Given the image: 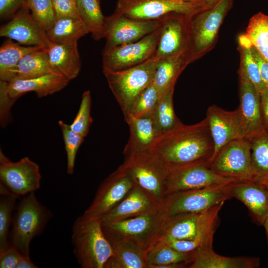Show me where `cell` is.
<instances>
[{"label":"cell","instance_id":"cell-2","mask_svg":"<svg viewBox=\"0 0 268 268\" xmlns=\"http://www.w3.org/2000/svg\"><path fill=\"white\" fill-rule=\"evenodd\" d=\"M73 253L82 268H107L113 255L100 219L83 214L72 228Z\"/></svg>","mask_w":268,"mask_h":268},{"label":"cell","instance_id":"cell-14","mask_svg":"<svg viewBox=\"0 0 268 268\" xmlns=\"http://www.w3.org/2000/svg\"><path fill=\"white\" fill-rule=\"evenodd\" d=\"M158 28L137 41L119 45L102 53V69L123 70L141 64L151 58L157 46Z\"/></svg>","mask_w":268,"mask_h":268},{"label":"cell","instance_id":"cell-25","mask_svg":"<svg viewBox=\"0 0 268 268\" xmlns=\"http://www.w3.org/2000/svg\"><path fill=\"white\" fill-rule=\"evenodd\" d=\"M46 50L50 63L58 74L70 81L78 76L81 63L77 42L65 44L50 42Z\"/></svg>","mask_w":268,"mask_h":268},{"label":"cell","instance_id":"cell-41","mask_svg":"<svg viewBox=\"0 0 268 268\" xmlns=\"http://www.w3.org/2000/svg\"><path fill=\"white\" fill-rule=\"evenodd\" d=\"M26 6L46 31L52 27L56 18L52 0H26Z\"/></svg>","mask_w":268,"mask_h":268},{"label":"cell","instance_id":"cell-13","mask_svg":"<svg viewBox=\"0 0 268 268\" xmlns=\"http://www.w3.org/2000/svg\"><path fill=\"white\" fill-rule=\"evenodd\" d=\"M42 176L37 163L25 156L13 162L0 149V183L19 197L40 187Z\"/></svg>","mask_w":268,"mask_h":268},{"label":"cell","instance_id":"cell-28","mask_svg":"<svg viewBox=\"0 0 268 268\" xmlns=\"http://www.w3.org/2000/svg\"><path fill=\"white\" fill-rule=\"evenodd\" d=\"M194 251H179L158 240L146 250L147 268H189Z\"/></svg>","mask_w":268,"mask_h":268},{"label":"cell","instance_id":"cell-50","mask_svg":"<svg viewBox=\"0 0 268 268\" xmlns=\"http://www.w3.org/2000/svg\"><path fill=\"white\" fill-rule=\"evenodd\" d=\"M200 3L201 9H206L212 7L221 0H197Z\"/></svg>","mask_w":268,"mask_h":268},{"label":"cell","instance_id":"cell-27","mask_svg":"<svg viewBox=\"0 0 268 268\" xmlns=\"http://www.w3.org/2000/svg\"><path fill=\"white\" fill-rule=\"evenodd\" d=\"M260 265L259 258L224 256L215 253L212 247H204L194 251L189 268H257Z\"/></svg>","mask_w":268,"mask_h":268},{"label":"cell","instance_id":"cell-42","mask_svg":"<svg viewBox=\"0 0 268 268\" xmlns=\"http://www.w3.org/2000/svg\"><path fill=\"white\" fill-rule=\"evenodd\" d=\"M91 96L90 90L82 94L78 112L72 122L69 125L75 132L85 137L89 132L93 122L91 116Z\"/></svg>","mask_w":268,"mask_h":268},{"label":"cell","instance_id":"cell-36","mask_svg":"<svg viewBox=\"0 0 268 268\" xmlns=\"http://www.w3.org/2000/svg\"><path fill=\"white\" fill-rule=\"evenodd\" d=\"M175 86L162 93L155 108L153 116L157 127L162 134L182 123L176 116L173 106V94Z\"/></svg>","mask_w":268,"mask_h":268},{"label":"cell","instance_id":"cell-52","mask_svg":"<svg viewBox=\"0 0 268 268\" xmlns=\"http://www.w3.org/2000/svg\"><path fill=\"white\" fill-rule=\"evenodd\" d=\"M267 185H268V183Z\"/></svg>","mask_w":268,"mask_h":268},{"label":"cell","instance_id":"cell-30","mask_svg":"<svg viewBox=\"0 0 268 268\" xmlns=\"http://www.w3.org/2000/svg\"><path fill=\"white\" fill-rule=\"evenodd\" d=\"M89 30L78 17H57L52 27L46 31L50 42L65 44L77 42Z\"/></svg>","mask_w":268,"mask_h":268},{"label":"cell","instance_id":"cell-31","mask_svg":"<svg viewBox=\"0 0 268 268\" xmlns=\"http://www.w3.org/2000/svg\"><path fill=\"white\" fill-rule=\"evenodd\" d=\"M42 47L23 45L7 38L0 48V80L9 82L15 78L17 67L22 57Z\"/></svg>","mask_w":268,"mask_h":268},{"label":"cell","instance_id":"cell-1","mask_svg":"<svg viewBox=\"0 0 268 268\" xmlns=\"http://www.w3.org/2000/svg\"><path fill=\"white\" fill-rule=\"evenodd\" d=\"M214 143L207 120L195 124L179 125L160 134L151 149L170 167L208 163L214 152Z\"/></svg>","mask_w":268,"mask_h":268},{"label":"cell","instance_id":"cell-54","mask_svg":"<svg viewBox=\"0 0 268 268\" xmlns=\"http://www.w3.org/2000/svg\"></svg>","mask_w":268,"mask_h":268},{"label":"cell","instance_id":"cell-12","mask_svg":"<svg viewBox=\"0 0 268 268\" xmlns=\"http://www.w3.org/2000/svg\"><path fill=\"white\" fill-rule=\"evenodd\" d=\"M222 176L242 181H256L252 165L251 144L246 138L226 144L207 166Z\"/></svg>","mask_w":268,"mask_h":268},{"label":"cell","instance_id":"cell-9","mask_svg":"<svg viewBox=\"0 0 268 268\" xmlns=\"http://www.w3.org/2000/svg\"><path fill=\"white\" fill-rule=\"evenodd\" d=\"M231 183L170 194L160 208L167 219L181 214L204 211L232 198L229 189Z\"/></svg>","mask_w":268,"mask_h":268},{"label":"cell","instance_id":"cell-16","mask_svg":"<svg viewBox=\"0 0 268 268\" xmlns=\"http://www.w3.org/2000/svg\"><path fill=\"white\" fill-rule=\"evenodd\" d=\"M135 185L132 176L120 165L100 184L84 214L101 219L116 206Z\"/></svg>","mask_w":268,"mask_h":268},{"label":"cell","instance_id":"cell-43","mask_svg":"<svg viewBox=\"0 0 268 268\" xmlns=\"http://www.w3.org/2000/svg\"><path fill=\"white\" fill-rule=\"evenodd\" d=\"M8 95L4 85L0 81V123L1 127H6L12 120L11 109L15 103Z\"/></svg>","mask_w":268,"mask_h":268},{"label":"cell","instance_id":"cell-33","mask_svg":"<svg viewBox=\"0 0 268 268\" xmlns=\"http://www.w3.org/2000/svg\"><path fill=\"white\" fill-rule=\"evenodd\" d=\"M78 14L96 41L104 38L106 17L102 11L100 0H75Z\"/></svg>","mask_w":268,"mask_h":268},{"label":"cell","instance_id":"cell-39","mask_svg":"<svg viewBox=\"0 0 268 268\" xmlns=\"http://www.w3.org/2000/svg\"><path fill=\"white\" fill-rule=\"evenodd\" d=\"M161 95L152 82L136 99L126 122L131 117L138 118L152 115Z\"/></svg>","mask_w":268,"mask_h":268},{"label":"cell","instance_id":"cell-46","mask_svg":"<svg viewBox=\"0 0 268 268\" xmlns=\"http://www.w3.org/2000/svg\"><path fill=\"white\" fill-rule=\"evenodd\" d=\"M21 254L12 245L0 252V268H16Z\"/></svg>","mask_w":268,"mask_h":268},{"label":"cell","instance_id":"cell-19","mask_svg":"<svg viewBox=\"0 0 268 268\" xmlns=\"http://www.w3.org/2000/svg\"><path fill=\"white\" fill-rule=\"evenodd\" d=\"M239 80V106L238 108L244 137L251 139L265 130L261 108L260 93L241 71Z\"/></svg>","mask_w":268,"mask_h":268},{"label":"cell","instance_id":"cell-18","mask_svg":"<svg viewBox=\"0 0 268 268\" xmlns=\"http://www.w3.org/2000/svg\"><path fill=\"white\" fill-rule=\"evenodd\" d=\"M205 118L214 146L213 154L206 165L207 166L226 144L245 137L238 109L230 111L213 105L207 108Z\"/></svg>","mask_w":268,"mask_h":268},{"label":"cell","instance_id":"cell-20","mask_svg":"<svg viewBox=\"0 0 268 268\" xmlns=\"http://www.w3.org/2000/svg\"><path fill=\"white\" fill-rule=\"evenodd\" d=\"M0 36L28 46L46 47L50 42L46 31L26 6L18 10L9 21L1 26Z\"/></svg>","mask_w":268,"mask_h":268},{"label":"cell","instance_id":"cell-48","mask_svg":"<svg viewBox=\"0 0 268 268\" xmlns=\"http://www.w3.org/2000/svg\"><path fill=\"white\" fill-rule=\"evenodd\" d=\"M261 112L265 129L268 131V88L260 93Z\"/></svg>","mask_w":268,"mask_h":268},{"label":"cell","instance_id":"cell-23","mask_svg":"<svg viewBox=\"0 0 268 268\" xmlns=\"http://www.w3.org/2000/svg\"><path fill=\"white\" fill-rule=\"evenodd\" d=\"M160 205L149 194L135 185L116 206L100 219L103 222L122 220L154 210Z\"/></svg>","mask_w":268,"mask_h":268},{"label":"cell","instance_id":"cell-38","mask_svg":"<svg viewBox=\"0 0 268 268\" xmlns=\"http://www.w3.org/2000/svg\"><path fill=\"white\" fill-rule=\"evenodd\" d=\"M245 34L268 62V15L262 12L254 14L249 20Z\"/></svg>","mask_w":268,"mask_h":268},{"label":"cell","instance_id":"cell-24","mask_svg":"<svg viewBox=\"0 0 268 268\" xmlns=\"http://www.w3.org/2000/svg\"><path fill=\"white\" fill-rule=\"evenodd\" d=\"M106 237L113 251L107 268H147L146 250L139 243L128 239Z\"/></svg>","mask_w":268,"mask_h":268},{"label":"cell","instance_id":"cell-5","mask_svg":"<svg viewBox=\"0 0 268 268\" xmlns=\"http://www.w3.org/2000/svg\"><path fill=\"white\" fill-rule=\"evenodd\" d=\"M224 203V201L202 212L181 214L167 218L158 240H194L200 248L212 247L218 214Z\"/></svg>","mask_w":268,"mask_h":268},{"label":"cell","instance_id":"cell-35","mask_svg":"<svg viewBox=\"0 0 268 268\" xmlns=\"http://www.w3.org/2000/svg\"><path fill=\"white\" fill-rule=\"evenodd\" d=\"M18 196L0 183V252L10 245L9 237L13 214Z\"/></svg>","mask_w":268,"mask_h":268},{"label":"cell","instance_id":"cell-26","mask_svg":"<svg viewBox=\"0 0 268 268\" xmlns=\"http://www.w3.org/2000/svg\"><path fill=\"white\" fill-rule=\"evenodd\" d=\"M130 130V137L124 154L151 149L161 134L153 114L144 117H131L126 122Z\"/></svg>","mask_w":268,"mask_h":268},{"label":"cell","instance_id":"cell-4","mask_svg":"<svg viewBox=\"0 0 268 268\" xmlns=\"http://www.w3.org/2000/svg\"><path fill=\"white\" fill-rule=\"evenodd\" d=\"M121 165L132 176L135 185L160 205L166 197L169 167L151 149L124 154Z\"/></svg>","mask_w":268,"mask_h":268},{"label":"cell","instance_id":"cell-7","mask_svg":"<svg viewBox=\"0 0 268 268\" xmlns=\"http://www.w3.org/2000/svg\"><path fill=\"white\" fill-rule=\"evenodd\" d=\"M233 2L221 0L212 7L201 9L192 16L190 53L192 62L214 47L220 26Z\"/></svg>","mask_w":268,"mask_h":268},{"label":"cell","instance_id":"cell-29","mask_svg":"<svg viewBox=\"0 0 268 268\" xmlns=\"http://www.w3.org/2000/svg\"><path fill=\"white\" fill-rule=\"evenodd\" d=\"M191 63V57L188 55L157 60L153 84L162 94L170 87L175 86L179 75Z\"/></svg>","mask_w":268,"mask_h":268},{"label":"cell","instance_id":"cell-15","mask_svg":"<svg viewBox=\"0 0 268 268\" xmlns=\"http://www.w3.org/2000/svg\"><path fill=\"white\" fill-rule=\"evenodd\" d=\"M243 181L219 175L204 163L170 167L166 196L176 192Z\"/></svg>","mask_w":268,"mask_h":268},{"label":"cell","instance_id":"cell-32","mask_svg":"<svg viewBox=\"0 0 268 268\" xmlns=\"http://www.w3.org/2000/svg\"><path fill=\"white\" fill-rule=\"evenodd\" d=\"M51 73L59 74L50 63L46 47H42L22 57L17 67L15 78H31Z\"/></svg>","mask_w":268,"mask_h":268},{"label":"cell","instance_id":"cell-47","mask_svg":"<svg viewBox=\"0 0 268 268\" xmlns=\"http://www.w3.org/2000/svg\"><path fill=\"white\" fill-rule=\"evenodd\" d=\"M250 50L253 57L259 66L261 78L266 87L268 88V62L252 45Z\"/></svg>","mask_w":268,"mask_h":268},{"label":"cell","instance_id":"cell-10","mask_svg":"<svg viewBox=\"0 0 268 268\" xmlns=\"http://www.w3.org/2000/svg\"><path fill=\"white\" fill-rule=\"evenodd\" d=\"M201 10L195 0H118L115 11L132 19L152 21L172 13L193 15Z\"/></svg>","mask_w":268,"mask_h":268},{"label":"cell","instance_id":"cell-34","mask_svg":"<svg viewBox=\"0 0 268 268\" xmlns=\"http://www.w3.org/2000/svg\"><path fill=\"white\" fill-rule=\"evenodd\" d=\"M253 170L256 181L268 183V131L249 139Z\"/></svg>","mask_w":268,"mask_h":268},{"label":"cell","instance_id":"cell-3","mask_svg":"<svg viewBox=\"0 0 268 268\" xmlns=\"http://www.w3.org/2000/svg\"><path fill=\"white\" fill-rule=\"evenodd\" d=\"M52 217V212L39 201L35 192L22 197L13 214L10 245L22 255L30 257L32 240L42 233Z\"/></svg>","mask_w":268,"mask_h":268},{"label":"cell","instance_id":"cell-51","mask_svg":"<svg viewBox=\"0 0 268 268\" xmlns=\"http://www.w3.org/2000/svg\"><path fill=\"white\" fill-rule=\"evenodd\" d=\"M263 226H264L266 230V235L267 237V240L268 242V218L266 220L265 222L264 223Z\"/></svg>","mask_w":268,"mask_h":268},{"label":"cell","instance_id":"cell-49","mask_svg":"<svg viewBox=\"0 0 268 268\" xmlns=\"http://www.w3.org/2000/svg\"><path fill=\"white\" fill-rule=\"evenodd\" d=\"M38 267L35 265L31 260L30 257H27L21 254L16 268H37Z\"/></svg>","mask_w":268,"mask_h":268},{"label":"cell","instance_id":"cell-8","mask_svg":"<svg viewBox=\"0 0 268 268\" xmlns=\"http://www.w3.org/2000/svg\"><path fill=\"white\" fill-rule=\"evenodd\" d=\"M167 218L160 206L157 209L130 218L102 222L106 236L134 240L147 250L159 238Z\"/></svg>","mask_w":268,"mask_h":268},{"label":"cell","instance_id":"cell-17","mask_svg":"<svg viewBox=\"0 0 268 268\" xmlns=\"http://www.w3.org/2000/svg\"><path fill=\"white\" fill-rule=\"evenodd\" d=\"M159 25V20H138L114 11L106 17V43L102 53L119 45L137 41L154 32Z\"/></svg>","mask_w":268,"mask_h":268},{"label":"cell","instance_id":"cell-45","mask_svg":"<svg viewBox=\"0 0 268 268\" xmlns=\"http://www.w3.org/2000/svg\"><path fill=\"white\" fill-rule=\"evenodd\" d=\"M26 0H0V16L12 17L18 10L26 7Z\"/></svg>","mask_w":268,"mask_h":268},{"label":"cell","instance_id":"cell-22","mask_svg":"<svg viewBox=\"0 0 268 268\" xmlns=\"http://www.w3.org/2000/svg\"><path fill=\"white\" fill-rule=\"evenodd\" d=\"M1 81L9 97L16 101L23 94L30 92H35L38 97L52 95L64 89L70 80L62 75L51 73L31 78Z\"/></svg>","mask_w":268,"mask_h":268},{"label":"cell","instance_id":"cell-21","mask_svg":"<svg viewBox=\"0 0 268 268\" xmlns=\"http://www.w3.org/2000/svg\"><path fill=\"white\" fill-rule=\"evenodd\" d=\"M230 193L248 208L253 221L263 225L268 218V185L255 181L232 183Z\"/></svg>","mask_w":268,"mask_h":268},{"label":"cell","instance_id":"cell-37","mask_svg":"<svg viewBox=\"0 0 268 268\" xmlns=\"http://www.w3.org/2000/svg\"><path fill=\"white\" fill-rule=\"evenodd\" d=\"M238 41L240 56L238 71L242 72L261 93L267 87L261 78L259 66L251 54L252 44L245 34L239 36Z\"/></svg>","mask_w":268,"mask_h":268},{"label":"cell","instance_id":"cell-44","mask_svg":"<svg viewBox=\"0 0 268 268\" xmlns=\"http://www.w3.org/2000/svg\"><path fill=\"white\" fill-rule=\"evenodd\" d=\"M57 17H80L75 0H52Z\"/></svg>","mask_w":268,"mask_h":268},{"label":"cell","instance_id":"cell-6","mask_svg":"<svg viewBox=\"0 0 268 268\" xmlns=\"http://www.w3.org/2000/svg\"><path fill=\"white\" fill-rule=\"evenodd\" d=\"M157 60L154 57L135 67L120 71L102 69L109 87L126 121L136 99L153 81Z\"/></svg>","mask_w":268,"mask_h":268},{"label":"cell","instance_id":"cell-53","mask_svg":"<svg viewBox=\"0 0 268 268\" xmlns=\"http://www.w3.org/2000/svg\"></svg>","mask_w":268,"mask_h":268},{"label":"cell","instance_id":"cell-40","mask_svg":"<svg viewBox=\"0 0 268 268\" xmlns=\"http://www.w3.org/2000/svg\"><path fill=\"white\" fill-rule=\"evenodd\" d=\"M58 124L61 128L66 152L67 172L72 175L74 170L77 153L85 137L73 131L70 125L63 120L59 121Z\"/></svg>","mask_w":268,"mask_h":268},{"label":"cell","instance_id":"cell-11","mask_svg":"<svg viewBox=\"0 0 268 268\" xmlns=\"http://www.w3.org/2000/svg\"><path fill=\"white\" fill-rule=\"evenodd\" d=\"M192 15L175 12L159 20V38L154 55L157 60L183 55H188L191 57Z\"/></svg>","mask_w":268,"mask_h":268}]
</instances>
